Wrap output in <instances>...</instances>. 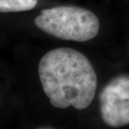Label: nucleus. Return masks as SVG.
I'll use <instances>...</instances> for the list:
<instances>
[{
    "label": "nucleus",
    "instance_id": "nucleus-1",
    "mask_svg": "<svg viewBox=\"0 0 129 129\" xmlns=\"http://www.w3.org/2000/svg\"><path fill=\"white\" fill-rule=\"evenodd\" d=\"M42 88L56 108L84 110L96 94V71L83 54L71 48L48 51L39 64Z\"/></svg>",
    "mask_w": 129,
    "mask_h": 129
},
{
    "label": "nucleus",
    "instance_id": "nucleus-2",
    "mask_svg": "<svg viewBox=\"0 0 129 129\" xmlns=\"http://www.w3.org/2000/svg\"><path fill=\"white\" fill-rule=\"evenodd\" d=\"M40 30L64 40L85 42L98 35L100 22L91 11L77 6H58L44 9L35 19Z\"/></svg>",
    "mask_w": 129,
    "mask_h": 129
},
{
    "label": "nucleus",
    "instance_id": "nucleus-4",
    "mask_svg": "<svg viewBox=\"0 0 129 129\" xmlns=\"http://www.w3.org/2000/svg\"><path fill=\"white\" fill-rule=\"evenodd\" d=\"M37 4L38 0H0V13L29 11Z\"/></svg>",
    "mask_w": 129,
    "mask_h": 129
},
{
    "label": "nucleus",
    "instance_id": "nucleus-3",
    "mask_svg": "<svg viewBox=\"0 0 129 129\" xmlns=\"http://www.w3.org/2000/svg\"><path fill=\"white\" fill-rule=\"evenodd\" d=\"M102 121L112 127L129 124V76L113 78L99 96Z\"/></svg>",
    "mask_w": 129,
    "mask_h": 129
}]
</instances>
